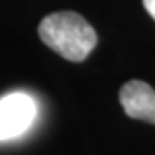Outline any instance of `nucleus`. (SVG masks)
<instances>
[{
    "label": "nucleus",
    "mask_w": 155,
    "mask_h": 155,
    "mask_svg": "<svg viewBox=\"0 0 155 155\" xmlns=\"http://www.w3.org/2000/svg\"><path fill=\"white\" fill-rule=\"evenodd\" d=\"M40 38L48 48L71 62H81L97 45V33L76 12H54L38 26Z\"/></svg>",
    "instance_id": "nucleus-1"
},
{
    "label": "nucleus",
    "mask_w": 155,
    "mask_h": 155,
    "mask_svg": "<svg viewBox=\"0 0 155 155\" xmlns=\"http://www.w3.org/2000/svg\"><path fill=\"white\" fill-rule=\"evenodd\" d=\"M36 117V104L24 91H14L0 98V141L17 138L28 131Z\"/></svg>",
    "instance_id": "nucleus-2"
},
{
    "label": "nucleus",
    "mask_w": 155,
    "mask_h": 155,
    "mask_svg": "<svg viewBox=\"0 0 155 155\" xmlns=\"http://www.w3.org/2000/svg\"><path fill=\"white\" fill-rule=\"evenodd\" d=\"M121 105L126 116L155 124V90L145 81H127L119 93Z\"/></svg>",
    "instance_id": "nucleus-3"
},
{
    "label": "nucleus",
    "mask_w": 155,
    "mask_h": 155,
    "mask_svg": "<svg viewBox=\"0 0 155 155\" xmlns=\"http://www.w3.org/2000/svg\"><path fill=\"white\" fill-rule=\"evenodd\" d=\"M143 5L150 16L155 19V0H143Z\"/></svg>",
    "instance_id": "nucleus-4"
}]
</instances>
